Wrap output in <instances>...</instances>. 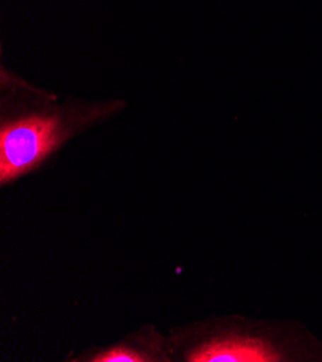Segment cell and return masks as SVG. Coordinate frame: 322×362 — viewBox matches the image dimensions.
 Wrapping results in <instances>:
<instances>
[{
	"instance_id": "obj_3",
	"label": "cell",
	"mask_w": 322,
	"mask_h": 362,
	"mask_svg": "<svg viewBox=\"0 0 322 362\" xmlns=\"http://www.w3.org/2000/svg\"><path fill=\"white\" fill-rule=\"evenodd\" d=\"M93 361H100V362H142V361H146V358L133 352L127 348H115L107 351L104 354H100L98 356H96V359Z\"/></svg>"
},
{
	"instance_id": "obj_2",
	"label": "cell",
	"mask_w": 322,
	"mask_h": 362,
	"mask_svg": "<svg viewBox=\"0 0 322 362\" xmlns=\"http://www.w3.org/2000/svg\"><path fill=\"white\" fill-rule=\"evenodd\" d=\"M194 362H279L289 361L282 348L252 334H227L190 354Z\"/></svg>"
},
{
	"instance_id": "obj_1",
	"label": "cell",
	"mask_w": 322,
	"mask_h": 362,
	"mask_svg": "<svg viewBox=\"0 0 322 362\" xmlns=\"http://www.w3.org/2000/svg\"><path fill=\"white\" fill-rule=\"evenodd\" d=\"M67 137L57 115L32 113L18 117L0 130V180L11 182L44 162Z\"/></svg>"
}]
</instances>
